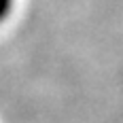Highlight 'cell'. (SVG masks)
<instances>
[{
	"instance_id": "6da1fadb",
	"label": "cell",
	"mask_w": 123,
	"mask_h": 123,
	"mask_svg": "<svg viewBox=\"0 0 123 123\" xmlns=\"http://www.w3.org/2000/svg\"><path fill=\"white\" fill-rule=\"evenodd\" d=\"M11 11H13V0H0V24L9 17Z\"/></svg>"
}]
</instances>
